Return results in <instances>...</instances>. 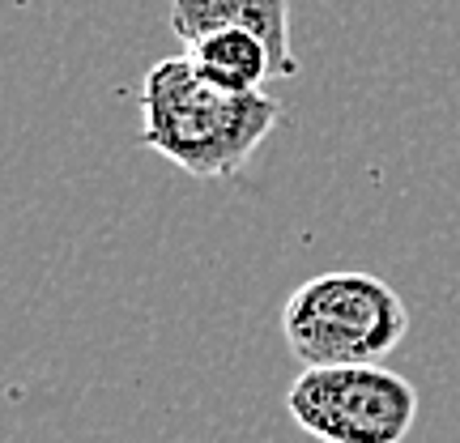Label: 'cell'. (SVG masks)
Segmentation results:
<instances>
[{
	"label": "cell",
	"mask_w": 460,
	"mask_h": 443,
	"mask_svg": "<svg viewBox=\"0 0 460 443\" xmlns=\"http://www.w3.org/2000/svg\"><path fill=\"white\" fill-rule=\"evenodd\" d=\"M188 65L217 90L230 94H256L269 77H278V60L261 34L252 31H214L183 43Z\"/></svg>",
	"instance_id": "obj_5"
},
{
	"label": "cell",
	"mask_w": 460,
	"mask_h": 443,
	"mask_svg": "<svg viewBox=\"0 0 460 443\" xmlns=\"http://www.w3.org/2000/svg\"><path fill=\"white\" fill-rule=\"evenodd\" d=\"M278 120L281 102L264 90H217L188 65V56L158 60L141 82V146L163 154L192 180L239 175Z\"/></svg>",
	"instance_id": "obj_1"
},
{
	"label": "cell",
	"mask_w": 460,
	"mask_h": 443,
	"mask_svg": "<svg viewBox=\"0 0 460 443\" xmlns=\"http://www.w3.org/2000/svg\"><path fill=\"white\" fill-rule=\"evenodd\" d=\"M286 410L320 443H401L418 422V393L384 362L307 367L290 384Z\"/></svg>",
	"instance_id": "obj_3"
},
{
	"label": "cell",
	"mask_w": 460,
	"mask_h": 443,
	"mask_svg": "<svg viewBox=\"0 0 460 443\" xmlns=\"http://www.w3.org/2000/svg\"><path fill=\"white\" fill-rule=\"evenodd\" d=\"M171 31L183 43L214 31H252L261 34L278 77H295V51H290V0H171Z\"/></svg>",
	"instance_id": "obj_4"
},
{
	"label": "cell",
	"mask_w": 460,
	"mask_h": 443,
	"mask_svg": "<svg viewBox=\"0 0 460 443\" xmlns=\"http://www.w3.org/2000/svg\"><path fill=\"white\" fill-rule=\"evenodd\" d=\"M410 307L376 273H320L281 307L290 354L307 367H367L405 341Z\"/></svg>",
	"instance_id": "obj_2"
}]
</instances>
